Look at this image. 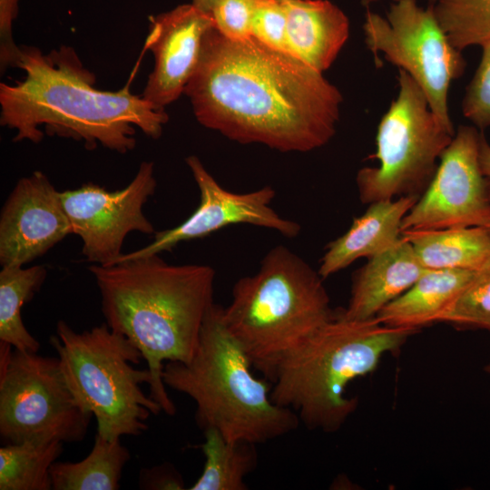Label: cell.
<instances>
[{
  "mask_svg": "<svg viewBox=\"0 0 490 490\" xmlns=\"http://www.w3.org/2000/svg\"><path fill=\"white\" fill-rule=\"evenodd\" d=\"M419 196L407 195L369 204L349 229L326 247L318 269L326 279L360 258L370 259L392 247L401 238L404 217Z\"/></svg>",
  "mask_w": 490,
  "mask_h": 490,
  "instance_id": "obj_17",
  "label": "cell"
},
{
  "mask_svg": "<svg viewBox=\"0 0 490 490\" xmlns=\"http://www.w3.org/2000/svg\"><path fill=\"white\" fill-rule=\"evenodd\" d=\"M323 279L291 250L277 245L256 273L235 283L224 323L270 381L286 354L334 318Z\"/></svg>",
  "mask_w": 490,
  "mask_h": 490,
  "instance_id": "obj_6",
  "label": "cell"
},
{
  "mask_svg": "<svg viewBox=\"0 0 490 490\" xmlns=\"http://www.w3.org/2000/svg\"><path fill=\"white\" fill-rule=\"evenodd\" d=\"M365 42L375 60L379 54L407 73L424 92L436 117L454 128L448 108L452 83L462 75V52L449 41L432 5L416 0L393 1L383 17L368 10L363 24Z\"/></svg>",
  "mask_w": 490,
  "mask_h": 490,
  "instance_id": "obj_10",
  "label": "cell"
},
{
  "mask_svg": "<svg viewBox=\"0 0 490 490\" xmlns=\"http://www.w3.org/2000/svg\"><path fill=\"white\" fill-rule=\"evenodd\" d=\"M131 456L120 439L96 433L89 455L78 462H54L50 469L54 490H117Z\"/></svg>",
  "mask_w": 490,
  "mask_h": 490,
  "instance_id": "obj_21",
  "label": "cell"
},
{
  "mask_svg": "<svg viewBox=\"0 0 490 490\" xmlns=\"http://www.w3.org/2000/svg\"><path fill=\"white\" fill-rule=\"evenodd\" d=\"M185 161L200 191L196 210L179 225L155 231L151 243L123 253L115 263L170 251L181 242L204 238L230 225H254L275 230L289 239L300 232L298 222L283 218L271 207L276 195L271 186L244 193L232 192L220 185L197 156L190 155Z\"/></svg>",
  "mask_w": 490,
  "mask_h": 490,
  "instance_id": "obj_13",
  "label": "cell"
},
{
  "mask_svg": "<svg viewBox=\"0 0 490 490\" xmlns=\"http://www.w3.org/2000/svg\"><path fill=\"white\" fill-rule=\"evenodd\" d=\"M487 228L490 230V225Z\"/></svg>",
  "mask_w": 490,
  "mask_h": 490,
  "instance_id": "obj_36",
  "label": "cell"
},
{
  "mask_svg": "<svg viewBox=\"0 0 490 490\" xmlns=\"http://www.w3.org/2000/svg\"><path fill=\"white\" fill-rule=\"evenodd\" d=\"M481 137L474 125L458 127L424 193L404 217L401 233L490 225V193L479 160Z\"/></svg>",
  "mask_w": 490,
  "mask_h": 490,
  "instance_id": "obj_11",
  "label": "cell"
},
{
  "mask_svg": "<svg viewBox=\"0 0 490 490\" xmlns=\"http://www.w3.org/2000/svg\"><path fill=\"white\" fill-rule=\"evenodd\" d=\"M110 328L142 353L153 383L150 396L162 411L176 407L162 378L164 362L187 363L213 302L214 270L208 265H172L159 254L89 268Z\"/></svg>",
  "mask_w": 490,
  "mask_h": 490,
  "instance_id": "obj_3",
  "label": "cell"
},
{
  "mask_svg": "<svg viewBox=\"0 0 490 490\" xmlns=\"http://www.w3.org/2000/svg\"><path fill=\"white\" fill-rule=\"evenodd\" d=\"M93 416L74 398L58 357L0 342V436L5 444L79 443Z\"/></svg>",
  "mask_w": 490,
  "mask_h": 490,
  "instance_id": "obj_9",
  "label": "cell"
},
{
  "mask_svg": "<svg viewBox=\"0 0 490 490\" xmlns=\"http://www.w3.org/2000/svg\"><path fill=\"white\" fill-rule=\"evenodd\" d=\"M260 0H216L211 15L215 29L231 40L251 37L252 19Z\"/></svg>",
  "mask_w": 490,
  "mask_h": 490,
  "instance_id": "obj_29",
  "label": "cell"
},
{
  "mask_svg": "<svg viewBox=\"0 0 490 490\" xmlns=\"http://www.w3.org/2000/svg\"><path fill=\"white\" fill-rule=\"evenodd\" d=\"M16 68L25 77L14 84H0V123L15 131L14 142H40L56 135L98 144L119 153L135 148V127L158 139L169 116L129 85L115 92L94 88V74L67 45L44 54L38 47L21 45Z\"/></svg>",
  "mask_w": 490,
  "mask_h": 490,
  "instance_id": "obj_2",
  "label": "cell"
},
{
  "mask_svg": "<svg viewBox=\"0 0 490 490\" xmlns=\"http://www.w3.org/2000/svg\"><path fill=\"white\" fill-rule=\"evenodd\" d=\"M482 51L480 63L462 102L463 115L477 129L490 127V44Z\"/></svg>",
  "mask_w": 490,
  "mask_h": 490,
  "instance_id": "obj_27",
  "label": "cell"
},
{
  "mask_svg": "<svg viewBox=\"0 0 490 490\" xmlns=\"http://www.w3.org/2000/svg\"><path fill=\"white\" fill-rule=\"evenodd\" d=\"M156 187L153 163L142 162L123 189L109 191L89 182L61 191L73 234L81 238L82 254L87 261L113 265L123 254V241L130 232L155 233L143 213V206Z\"/></svg>",
  "mask_w": 490,
  "mask_h": 490,
  "instance_id": "obj_12",
  "label": "cell"
},
{
  "mask_svg": "<svg viewBox=\"0 0 490 490\" xmlns=\"http://www.w3.org/2000/svg\"><path fill=\"white\" fill-rule=\"evenodd\" d=\"M197 121L240 143L306 152L335 135L340 91L291 54L253 36L231 40L207 32L184 92Z\"/></svg>",
  "mask_w": 490,
  "mask_h": 490,
  "instance_id": "obj_1",
  "label": "cell"
},
{
  "mask_svg": "<svg viewBox=\"0 0 490 490\" xmlns=\"http://www.w3.org/2000/svg\"><path fill=\"white\" fill-rule=\"evenodd\" d=\"M251 36L272 49L290 54L284 1H259L252 19Z\"/></svg>",
  "mask_w": 490,
  "mask_h": 490,
  "instance_id": "obj_28",
  "label": "cell"
},
{
  "mask_svg": "<svg viewBox=\"0 0 490 490\" xmlns=\"http://www.w3.org/2000/svg\"><path fill=\"white\" fill-rule=\"evenodd\" d=\"M440 322L490 332V261L475 271Z\"/></svg>",
  "mask_w": 490,
  "mask_h": 490,
  "instance_id": "obj_26",
  "label": "cell"
},
{
  "mask_svg": "<svg viewBox=\"0 0 490 490\" xmlns=\"http://www.w3.org/2000/svg\"><path fill=\"white\" fill-rule=\"evenodd\" d=\"M379 0H361V4L364 5V6H370L371 5L378 2Z\"/></svg>",
  "mask_w": 490,
  "mask_h": 490,
  "instance_id": "obj_34",
  "label": "cell"
},
{
  "mask_svg": "<svg viewBox=\"0 0 490 490\" xmlns=\"http://www.w3.org/2000/svg\"><path fill=\"white\" fill-rule=\"evenodd\" d=\"M426 270L411 244L401 235L397 243L368 259L356 272L348 306L338 314L354 320L376 318L384 307L407 290Z\"/></svg>",
  "mask_w": 490,
  "mask_h": 490,
  "instance_id": "obj_16",
  "label": "cell"
},
{
  "mask_svg": "<svg viewBox=\"0 0 490 490\" xmlns=\"http://www.w3.org/2000/svg\"><path fill=\"white\" fill-rule=\"evenodd\" d=\"M252 367L224 323L223 308L213 303L191 360L166 362L162 378L195 402L201 429H216L228 441L258 445L296 430L300 421L292 409L272 401L271 381L255 377Z\"/></svg>",
  "mask_w": 490,
  "mask_h": 490,
  "instance_id": "obj_4",
  "label": "cell"
},
{
  "mask_svg": "<svg viewBox=\"0 0 490 490\" xmlns=\"http://www.w3.org/2000/svg\"><path fill=\"white\" fill-rule=\"evenodd\" d=\"M479 160L490 193V144L483 134L480 141Z\"/></svg>",
  "mask_w": 490,
  "mask_h": 490,
  "instance_id": "obj_32",
  "label": "cell"
},
{
  "mask_svg": "<svg viewBox=\"0 0 490 490\" xmlns=\"http://www.w3.org/2000/svg\"><path fill=\"white\" fill-rule=\"evenodd\" d=\"M289 53L324 73L349 36V20L328 0H284Z\"/></svg>",
  "mask_w": 490,
  "mask_h": 490,
  "instance_id": "obj_18",
  "label": "cell"
},
{
  "mask_svg": "<svg viewBox=\"0 0 490 490\" xmlns=\"http://www.w3.org/2000/svg\"><path fill=\"white\" fill-rule=\"evenodd\" d=\"M418 331L390 327L377 318L347 319L336 312L278 362L270 397L292 409L308 428L337 431L358 407V399L345 396L348 385L373 372L384 355Z\"/></svg>",
  "mask_w": 490,
  "mask_h": 490,
  "instance_id": "obj_5",
  "label": "cell"
},
{
  "mask_svg": "<svg viewBox=\"0 0 490 490\" xmlns=\"http://www.w3.org/2000/svg\"><path fill=\"white\" fill-rule=\"evenodd\" d=\"M397 83V94L377 126L372 158L378 164L363 167L356 177L363 203L419 196L456 133L434 114L422 89L401 69Z\"/></svg>",
  "mask_w": 490,
  "mask_h": 490,
  "instance_id": "obj_8",
  "label": "cell"
},
{
  "mask_svg": "<svg viewBox=\"0 0 490 490\" xmlns=\"http://www.w3.org/2000/svg\"><path fill=\"white\" fill-rule=\"evenodd\" d=\"M145 47L154 65L142 96L159 109L176 101L195 72L212 16L192 3L150 16Z\"/></svg>",
  "mask_w": 490,
  "mask_h": 490,
  "instance_id": "obj_15",
  "label": "cell"
},
{
  "mask_svg": "<svg viewBox=\"0 0 490 490\" xmlns=\"http://www.w3.org/2000/svg\"><path fill=\"white\" fill-rule=\"evenodd\" d=\"M201 449L205 456L201 475L190 490H246L245 478L258 466L256 444L228 441L216 429L203 430Z\"/></svg>",
  "mask_w": 490,
  "mask_h": 490,
  "instance_id": "obj_22",
  "label": "cell"
},
{
  "mask_svg": "<svg viewBox=\"0 0 490 490\" xmlns=\"http://www.w3.org/2000/svg\"><path fill=\"white\" fill-rule=\"evenodd\" d=\"M61 441H25L0 447V490H50V469L64 451Z\"/></svg>",
  "mask_w": 490,
  "mask_h": 490,
  "instance_id": "obj_24",
  "label": "cell"
},
{
  "mask_svg": "<svg viewBox=\"0 0 490 490\" xmlns=\"http://www.w3.org/2000/svg\"><path fill=\"white\" fill-rule=\"evenodd\" d=\"M61 191L40 171L21 178L0 215V264L21 267L72 234Z\"/></svg>",
  "mask_w": 490,
  "mask_h": 490,
  "instance_id": "obj_14",
  "label": "cell"
},
{
  "mask_svg": "<svg viewBox=\"0 0 490 490\" xmlns=\"http://www.w3.org/2000/svg\"><path fill=\"white\" fill-rule=\"evenodd\" d=\"M426 270H477L490 261V230L483 226L401 233Z\"/></svg>",
  "mask_w": 490,
  "mask_h": 490,
  "instance_id": "obj_20",
  "label": "cell"
},
{
  "mask_svg": "<svg viewBox=\"0 0 490 490\" xmlns=\"http://www.w3.org/2000/svg\"><path fill=\"white\" fill-rule=\"evenodd\" d=\"M18 14V0H0V68H16L20 48L13 38V23Z\"/></svg>",
  "mask_w": 490,
  "mask_h": 490,
  "instance_id": "obj_30",
  "label": "cell"
},
{
  "mask_svg": "<svg viewBox=\"0 0 490 490\" xmlns=\"http://www.w3.org/2000/svg\"><path fill=\"white\" fill-rule=\"evenodd\" d=\"M49 341L74 398L95 417L97 433L106 439L140 436L150 416L162 411L141 388L153 383L148 368L133 367L143 358L141 351L106 323L76 332L61 319Z\"/></svg>",
  "mask_w": 490,
  "mask_h": 490,
  "instance_id": "obj_7",
  "label": "cell"
},
{
  "mask_svg": "<svg viewBox=\"0 0 490 490\" xmlns=\"http://www.w3.org/2000/svg\"><path fill=\"white\" fill-rule=\"evenodd\" d=\"M435 15L459 51L490 44V0H434Z\"/></svg>",
  "mask_w": 490,
  "mask_h": 490,
  "instance_id": "obj_25",
  "label": "cell"
},
{
  "mask_svg": "<svg viewBox=\"0 0 490 490\" xmlns=\"http://www.w3.org/2000/svg\"><path fill=\"white\" fill-rule=\"evenodd\" d=\"M47 276L42 265L5 267L0 271V342L23 350L38 352L40 343L26 329L21 309L29 302Z\"/></svg>",
  "mask_w": 490,
  "mask_h": 490,
  "instance_id": "obj_23",
  "label": "cell"
},
{
  "mask_svg": "<svg viewBox=\"0 0 490 490\" xmlns=\"http://www.w3.org/2000/svg\"><path fill=\"white\" fill-rule=\"evenodd\" d=\"M485 371H486L488 374H490V361H489V363H488V364L486 365V367H485Z\"/></svg>",
  "mask_w": 490,
  "mask_h": 490,
  "instance_id": "obj_35",
  "label": "cell"
},
{
  "mask_svg": "<svg viewBox=\"0 0 490 490\" xmlns=\"http://www.w3.org/2000/svg\"><path fill=\"white\" fill-rule=\"evenodd\" d=\"M475 271L428 270L407 290L384 307L376 318L390 327L417 330L440 322Z\"/></svg>",
  "mask_w": 490,
  "mask_h": 490,
  "instance_id": "obj_19",
  "label": "cell"
},
{
  "mask_svg": "<svg viewBox=\"0 0 490 490\" xmlns=\"http://www.w3.org/2000/svg\"><path fill=\"white\" fill-rule=\"evenodd\" d=\"M393 1H397V0H393Z\"/></svg>",
  "mask_w": 490,
  "mask_h": 490,
  "instance_id": "obj_37",
  "label": "cell"
},
{
  "mask_svg": "<svg viewBox=\"0 0 490 490\" xmlns=\"http://www.w3.org/2000/svg\"><path fill=\"white\" fill-rule=\"evenodd\" d=\"M215 2L216 0H192L195 6L206 13H211Z\"/></svg>",
  "mask_w": 490,
  "mask_h": 490,
  "instance_id": "obj_33",
  "label": "cell"
},
{
  "mask_svg": "<svg viewBox=\"0 0 490 490\" xmlns=\"http://www.w3.org/2000/svg\"><path fill=\"white\" fill-rule=\"evenodd\" d=\"M282 1H284V0H282Z\"/></svg>",
  "mask_w": 490,
  "mask_h": 490,
  "instance_id": "obj_38",
  "label": "cell"
},
{
  "mask_svg": "<svg viewBox=\"0 0 490 490\" xmlns=\"http://www.w3.org/2000/svg\"><path fill=\"white\" fill-rule=\"evenodd\" d=\"M141 489L182 490L183 479L172 464H162L151 468L142 469L139 476Z\"/></svg>",
  "mask_w": 490,
  "mask_h": 490,
  "instance_id": "obj_31",
  "label": "cell"
}]
</instances>
